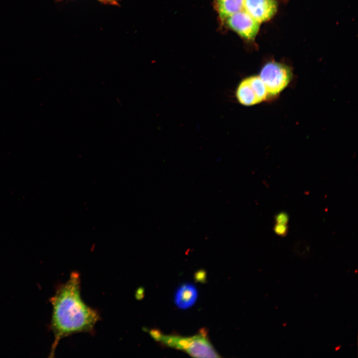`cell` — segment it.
Listing matches in <instances>:
<instances>
[{
    "label": "cell",
    "instance_id": "cell-1",
    "mask_svg": "<svg viewBox=\"0 0 358 358\" xmlns=\"http://www.w3.org/2000/svg\"><path fill=\"white\" fill-rule=\"evenodd\" d=\"M80 274L72 271L68 280L58 284L49 299L52 315L49 330L54 334L49 357H54L59 342L79 333H95L94 327L100 319L98 310L88 306L81 294Z\"/></svg>",
    "mask_w": 358,
    "mask_h": 358
},
{
    "label": "cell",
    "instance_id": "cell-2",
    "mask_svg": "<svg viewBox=\"0 0 358 358\" xmlns=\"http://www.w3.org/2000/svg\"><path fill=\"white\" fill-rule=\"evenodd\" d=\"M259 77L264 83L268 98L278 95L290 82L292 74L287 66L270 61L262 68Z\"/></svg>",
    "mask_w": 358,
    "mask_h": 358
},
{
    "label": "cell",
    "instance_id": "cell-3",
    "mask_svg": "<svg viewBox=\"0 0 358 358\" xmlns=\"http://www.w3.org/2000/svg\"><path fill=\"white\" fill-rule=\"evenodd\" d=\"M239 103L246 106L262 102L268 98L266 86L259 76H250L239 84L235 92Z\"/></svg>",
    "mask_w": 358,
    "mask_h": 358
},
{
    "label": "cell",
    "instance_id": "cell-4",
    "mask_svg": "<svg viewBox=\"0 0 358 358\" xmlns=\"http://www.w3.org/2000/svg\"><path fill=\"white\" fill-rule=\"evenodd\" d=\"M227 25L242 38L253 40L257 35L260 23L242 9L227 17Z\"/></svg>",
    "mask_w": 358,
    "mask_h": 358
},
{
    "label": "cell",
    "instance_id": "cell-5",
    "mask_svg": "<svg viewBox=\"0 0 358 358\" xmlns=\"http://www.w3.org/2000/svg\"><path fill=\"white\" fill-rule=\"evenodd\" d=\"M243 9L261 23L274 15L277 2L276 0H244Z\"/></svg>",
    "mask_w": 358,
    "mask_h": 358
},
{
    "label": "cell",
    "instance_id": "cell-6",
    "mask_svg": "<svg viewBox=\"0 0 358 358\" xmlns=\"http://www.w3.org/2000/svg\"><path fill=\"white\" fill-rule=\"evenodd\" d=\"M185 352L191 356L196 358L220 357L203 332L193 336V340Z\"/></svg>",
    "mask_w": 358,
    "mask_h": 358
},
{
    "label": "cell",
    "instance_id": "cell-7",
    "mask_svg": "<svg viewBox=\"0 0 358 358\" xmlns=\"http://www.w3.org/2000/svg\"><path fill=\"white\" fill-rule=\"evenodd\" d=\"M198 295L196 287L191 283H184L177 289L175 294V303L180 309H186L195 302Z\"/></svg>",
    "mask_w": 358,
    "mask_h": 358
},
{
    "label": "cell",
    "instance_id": "cell-8",
    "mask_svg": "<svg viewBox=\"0 0 358 358\" xmlns=\"http://www.w3.org/2000/svg\"><path fill=\"white\" fill-rule=\"evenodd\" d=\"M243 2L244 0H215L216 9L223 20L243 9Z\"/></svg>",
    "mask_w": 358,
    "mask_h": 358
},
{
    "label": "cell",
    "instance_id": "cell-9",
    "mask_svg": "<svg viewBox=\"0 0 358 358\" xmlns=\"http://www.w3.org/2000/svg\"><path fill=\"white\" fill-rule=\"evenodd\" d=\"M274 232L278 235H284L286 234L287 228L285 224H276L274 228Z\"/></svg>",
    "mask_w": 358,
    "mask_h": 358
},
{
    "label": "cell",
    "instance_id": "cell-10",
    "mask_svg": "<svg viewBox=\"0 0 358 358\" xmlns=\"http://www.w3.org/2000/svg\"><path fill=\"white\" fill-rule=\"evenodd\" d=\"M288 220L287 215L284 212H281L277 214L275 217L276 223L286 224Z\"/></svg>",
    "mask_w": 358,
    "mask_h": 358
},
{
    "label": "cell",
    "instance_id": "cell-11",
    "mask_svg": "<svg viewBox=\"0 0 358 358\" xmlns=\"http://www.w3.org/2000/svg\"><path fill=\"white\" fill-rule=\"evenodd\" d=\"M195 280L200 282H204L206 280V274L203 270H199L195 272L194 275Z\"/></svg>",
    "mask_w": 358,
    "mask_h": 358
},
{
    "label": "cell",
    "instance_id": "cell-12",
    "mask_svg": "<svg viewBox=\"0 0 358 358\" xmlns=\"http://www.w3.org/2000/svg\"><path fill=\"white\" fill-rule=\"evenodd\" d=\"M101 2H102L104 3H107V4H116V0H98Z\"/></svg>",
    "mask_w": 358,
    "mask_h": 358
}]
</instances>
